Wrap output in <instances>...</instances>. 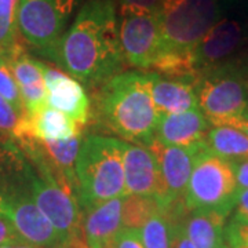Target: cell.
Listing matches in <instances>:
<instances>
[{"label":"cell","mask_w":248,"mask_h":248,"mask_svg":"<svg viewBox=\"0 0 248 248\" xmlns=\"http://www.w3.org/2000/svg\"><path fill=\"white\" fill-rule=\"evenodd\" d=\"M51 58L86 84H101L120 73L125 60L115 1H86Z\"/></svg>","instance_id":"6da1fadb"},{"label":"cell","mask_w":248,"mask_h":248,"mask_svg":"<svg viewBox=\"0 0 248 248\" xmlns=\"http://www.w3.org/2000/svg\"><path fill=\"white\" fill-rule=\"evenodd\" d=\"M98 108L107 127L125 142L148 148L155 141L160 116L153 104L151 73L123 72L107 80Z\"/></svg>","instance_id":"7a4b0ae2"},{"label":"cell","mask_w":248,"mask_h":248,"mask_svg":"<svg viewBox=\"0 0 248 248\" xmlns=\"http://www.w3.org/2000/svg\"><path fill=\"white\" fill-rule=\"evenodd\" d=\"M124 142L91 135L81 142L75 164L78 199L89 211L99 204L127 195L124 182Z\"/></svg>","instance_id":"3957f363"},{"label":"cell","mask_w":248,"mask_h":248,"mask_svg":"<svg viewBox=\"0 0 248 248\" xmlns=\"http://www.w3.org/2000/svg\"><path fill=\"white\" fill-rule=\"evenodd\" d=\"M199 109L211 125L244 119L248 102V62L241 58L202 72L196 80Z\"/></svg>","instance_id":"277c9868"},{"label":"cell","mask_w":248,"mask_h":248,"mask_svg":"<svg viewBox=\"0 0 248 248\" xmlns=\"http://www.w3.org/2000/svg\"><path fill=\"white\" fill-rule=\"evenodd\" d=\"M221 14L219 0H160L157 18L163 39L160 55H195L197 45L221 19Z\"/></svg>","instance_id":"5b68a950"},{"label":"cell","mask_w":248,"mask_h":248,"mask_svg":"<svg viewBox=\"0 0 248 248\" xmlns=\"http://www.w3.org/2000/svg\"><path fill=\"white\" fill-rule=\"evenodd\" d=\"M239 186L232 163L214 155L204 145L197 152L187 182L185 205L189 211L205 210L229 217L234 208Z\"/></svg>","instance_id":"8992f818"},{"label":"cell","mask_w":248,"mask_h":248,"mask_svg":"<svg viewBox=\"0 0 248 248\" xmlns=\"http://www.w3.org/2000/svg\"><path fill=\"white\" fill-rule=\"evenodd\" d=\"M78 1L18 0V35L37 51L51 58Z\"/></svg>","instance_id":"52a82bcc"},{"label":"cell","mask_w":248,"mask_h":248,"mask_svg":"<svg viewBox=\"0 0 248 248\" xmlns=\"http://www.w3.org/2000/svg\"><path fill=\"white\" fill-rule=\"evenodd\" d=\"M119 37L124 60L140 69H152L163 50V39L156 13L120 9Z\"/></svg>","instance_id":"ba28073f"},{"label":"cell","mask_w":248,"mask_h":248,"mask_svg":"<svg viewBox=\"0 0 248 248\" xmlns=\"http://www.w3.org/2000/svg\"><path fill=\"white\" fill-rule=\"evenodd\" d=\"M31 181L33 202L53 225L62 243L66 244L72 240L81 239L79 204L71 189L61 186L51 172H46L45 179L32 175Z\"/></svg>","instance_id":"9c48e42d"},{"label":"cell","mask_w":248,"mask_h":248,"mask_svg":"<svg viewBox=\"0 0 248 248\" xmlns=\"http://www.w3.org/2000/svg\"><path fill=\"white\" fill-rule=\"evenodd\" d=\"M123 167L127 195L152 197L164 211L167 207L166 186L155 155L145 146L124 142Z\"/></svg>","instance_id":"30bf717a"},{"label":"cell","mask_w":248,"mask_h":248,"mask_svg":"<svg viewBox=\"0 0 248 248\" xmlns=\"http://www.w3.org/2000/svg\"><path fill=\"white\" fill-rule=\"evenodd\" d=\"M247 40V29L240 21L229 18L219 19L204 35L193 51L199 75L207 69L237 60L234 55L243 48Z\"/></svg>","instance_id":"8fae6325"},{"label":"cell","mask_w":248,"mask_h":248,"mask_svg":"<svg viewBox=\"0 0 248 248\" xmlns=\"http://www.w3.org/2000/svg\"><path fill=\"white\" fill-rule=\"evenodd\" d=\"M3 215L9 218L19 236L29 244L42 248H58L63 244L32 197L16 193L9 195L6 197Z\"/></svg>","instance_id":"7c38bea8"},{"label":"cell","mask_w":248,"mask_h":248,"mask_svg":"<svg viewBox=\"0 0 248 248\" xmlns=\"http://www.w3.org/2000/svg\"><path fill=\"white\" fill-rule=\"evenodd\" d=\"M202 148L166 146L156 138L148 146L159 163L160 172L166 186L167 207L164 211L175 204L182 203V197L185 199L186 187L193 170L196 155Z\"/></svg>","instance_id":"4fadbf2b"},{"label":"cell","mask_w":248,"mask_h":248,"mask_svg":"<svg viewBox=\"0 0 248 248\" xmlns=\"http://www.w3.org/2000/svg\"><path fill=\"white\" fill-rule=\"evenodd\" d=\"M43 79L47 90L48 107L69 116L81 125L89 122L91 115L90 99L81 84L60 69L47 66L45 63Z\"/></svg>","instance_id":"5bb4252c"},{"label":"cell","mask_w":248,"mask_h":248,"mask_svg":"<svg viewBox=\"0 0 248 248\" xmlns=\"http://www.w3.org/2000/svg\"><path fill=\"white\" fill-rule=\"evenodd\" d=\"M10 69L17 80L25 113L36 115L48 107L47 90L43 79V62L28 55L22 45L6 55Z\"/></svg>","instance_id":"9a60e30c"},{"label":"cell","mask_w":248,"mask_h":248,"mask_svg":"<svg viewBox=\"0 0 248 248\" xmlns=\"http://www.w3.org/2000/svg\"><path fill=\"white\" fill-rule=\"evenodd\" d=\"M210 130V123L199 108L159 117L156 140L166 146L202 148Z\"/></svg>","instance_id":"2e32d148"},{"label":"cell","mask_w":248,"mask_h":248,"mask_svg":"<svg viewBox=\"0 0 248 248\" xmlns=\"http://www.w3.org/2000/svg\"><path fill=\"white\" fill-rule=\"evenodd\" d=\"M80 135V124L57 109L47 107L36 115L21 117L14 137L18 140L58 142Z\"/></svg>","instance_id":"e0dca14e"},{"label":"cell","mask_w":248,"mask_h":248,"mask_svg":"<svg viewBox=\"0 0 248 248\" xmlns=\"http://www.w3.org/2000/svg\"><path fill=\"white\" fill-rule=\"evenodd\" d=\"M125 196L116 197L87 211L83 222V237L87 248H112L124 228L123 204Z\"/></svg>","instance_id":"ac0fdd59"},{"label":"cell","mask_w":248,"mask_h":248,"mask_svg":"<svg viewBox=\"0 0 248 248\" xmlns=\"http://www.w3.org/2000/svg\"><path fill=\"white\" fill-rule=\"evenodd\" d=\"M196 80L166 79L155 72L151 73L152 97L159 116L199 108Z\"/></svg>","instance_id":"d6986e66"},{"label":"cell","mask_w":248,"mask_h":248,"mask_svg":"<svg viewBox=\"0 0 248 248\" xmlns=\"http://www.w3.org/2000/svg\"><path fill=\"white\" fill-rule=\"evenodd\" d=\"M225 215L215 211L195 210L184 218L182 228L196 248H217L225 246Z\"/></svg>","instance_id":"ffe728a7"},{"label":"cell","mask_w":248,"mask_h":248,"mask_svg":"<svg viewBox=\"0 0 248 248\" xmlns=\"http://www.w3.org/2000/svg\"><path fill=\"white\" fill-rule=\"evenodd\" d=\"M205 146L229 161L248 157V137L232 125H213L207 134Z\"/></svg>","instance_id":"44dd1931"},{"label":"cell","mask_w":248,"mask_h":248,"mask_svg":"<svg viewBox=\"0 0 248 248\" xmlns=\"http://www.w3.org/2000/svg\"><path fill=\"white\" fill-rule=\"evenodd\" d=\"M40 142V141H39ZM43 145V149L48 155L54 166L61 171V175L65 181L69 184L72 189H78L76 182V172H75V164L79 155L81 138L76 135L71 140L58 142H40Z\"/></svg>","instance_id":"7402d4cb"},{"label":"cell","mask_w":248,"mask_h":248,"mask_svg":"<svg viewBox=\"0 0 248 248\" xmlns=\"http://www.w3.org/2000/svg\"><path fill=\"white\" fill-rule=\"evenodd\" d=\"M175 223L177 221H171L169 217L164 215L161 211L155 214L140 229L143 247L172 248Z\"/></svg>","instance_id":"603a6c76"},{"label":"cell","mask_w":248,"mask_h":248,"mask_svg":"<svg viewBox=\"0 0 248 248\" xmlns=\"http://www.w3.org/2000/svg\"><path fill=\"white\" fill-rule=\"evenodd\" d=\"M159 204L152 197L127 195L123 204V225L124 228L141 229L145 222L155 214L160 213Z\"/></svg>","instance_id":"cb8c5ba5"},{"label":"cell","mask_w":248,"mask_h":248,"mask_svg":"<svg viewBox=\"0 0 248 248\" xmlns=\"http://www.w3.org/2000/svg\"><path fill=\"white\" fill-rule=\"evenodd\" d=\"M18 0H0V50L10 54L19 46L17 29Z\"/></svg>","instance_id":"d4e9b609"},{"label":"cell","mask_w":248,"mask_h":248,"mask_svg":"<svg viewBox=\"0 0 248 248\" xmlns=\"http://www.w3.org/2000/svg\"><path fill=\"white\" fill-rule=\"evenodd\" d=\"M0 97L4 98L19 115H25L21 91L6 57L0 61Z\"/></svg>","instance_id":"484cf974"},{"label":"cell","mask_w":248,"mask_h":248,"mask_svg":"<svg viewBox=\"0 0 248 248\" xmlns=\"http://www.w3.org/2000/svg\"><path fill=\"white\" fill-rule=\"evenodd\" d=\"M225 243L229 248L248 247V219L232 215L225 226Z\"/></svg>","instance_id":"4316f807"},{"label":"cell","mask_w":248,"mask_h":248,"mask_svg":"<svg viewBox=\"0 0 248 248\" xmlns=\"http://www.w3.org/2000/svg\"><path fill=\"white\" fill-rule=\"evenodd\" d=\"M22 116L4 98L0 97V133L11 134L14 137Z\"/></svg>","instance_id":"83f0119b"},{"label":"cell","mask_w":248,"mask_h":248,"mask_svg":"<svg viewBox=\"0 0 248 248\" xmlns=\"http://www.w3.org/2000/svg\"><path fill=\"white\" fill-rule=\"evenodd\" d=\"M112 248H145L142 243L141 231L134 228H123L116 237Z\"/></svg>","instance_id":"f1b7e54d"},{"label":"cell","mask_w":248,"mask_h":248,"mask_svg":"<svg viewBox=\"0 0 248 248\" xmlns=\"http://www.w3.org/2000/svg\"><path fill=\"white\" fill-rule=\"evenodd\" d=\"M27 243L19 236L17 229L13 226V223L0 214V247L3 246H13V244H22Z\"/></svg>","instance_id":"f546056e"},{"label":"cell","mask_w":248,"mask_h":248,"mask_svg":"<svg viewBox=\"0 0 248 248\" xmlns=\"http://www.w3.org/2000/svg\"><path fill=\"white\" fill-rule=\"evenodd\" d=\"M120 6V9H133V10H145L156 13L160 6V0H116Z\"/></svg>","instance_id":"4dcf8cb0"},{"label":"cell","mask_w":248,"mask_h":248,"mask_svg":"<svg viewBox=\"0 0 248 248\" xmlns=\"http://www.w3.org/2000/svg\"><path fill=\"white\" fill-rule=\"evenodd\" d=\"M231 163L239 189H248V157L233 160Z\"/></svg>","instance_id":"1f68e13d"},{"label":"cell","mask_w":248,"mask_h":248,"mask_svg":"<svg viewBox=\"0 0 248 248\" xmlns=\"http://www.w3.org/2000/svg\"><path fill=\"white\" fill-rule=\"evenodd\" d=\"M233 217L248 219V189H239L236 193V203L233 208Z\"/></svg>","instance_id":"d6a6232c"},{"label":"cell","mask_w":248,"mask_h":248,"mask_svg":"<svg viewBox=\"0 0 248 248\" xmlns=\"http://www.w3.org/2000/svg\"><path fill=\"white\" fill-rule=\"evenodd\" d=\"M172 248H196V246L186 236L185 231L182 228V221L175 223V231H174V244Z\"/></svg>","instance_id":"836d02e7"},{"label":"cell","mask_w":248,"mask_h":248,"mask_svg":"<svg viewBox=\"0 0 248 248\" xmlns=\"http://www.w3.org/2000/svg\"><path fill=\"white\" fill-rule=\"evenodd\" d=\"M223 125H232L234 128L240 130L241 133H244L248 137V120L246 119H237V120H232L231 123L223 124Z\"/></svg>","instance_id":"e575fe53"},{"label":"cell","mask_w":248,"mask_h":248,"mask_svg":"<svg viewBox=\"0 0 248 248\" xmlns=\"http://www.w3.org/2000/svg\"><path fill=\"white\" fill-rule=\"evenodd\" d=\"M58 248H87V246L81 239H75L69 243H66V244H62L61 247Z\"/></svg>","instance_id":"d590c367"},{"label":"cell","mask_w":248,"mask_h":248,"mask_svg":"<svg viewBox=\"0 0 248 248\" xmlns=\"http://www.w3.org/2000/svg\"><path fill=\"white\" fill-rule=\"evenodd\" d=\"M0 248H42L33 246V244H29V243H22V244H13V246H3Z\"/></svg>","instance_id":"8d00e7d4"},{"label":"cell","mask_w":248,"mask_h":248,"mask_svg":"<svg viewBox=\"0 0 248 248\" xmlns=\"http://www.w3.org/2000/svg\"><path fill=\"white\" fill-rule=\"evenodd\" d=\"M4 57H6V54H4L3 51H1V50H0V61H1V60H3Z\"/></svg>","instance_id":"74e56055"},{"label":"cell","mask_w":248,"mask_h":248,"mask_svg":"<svg viewBox=\"0 0 248 248\" xmlns=\"http://www.w3.org/2000/svg\"><path fill=\"white\" fill-rule=\"evenodd\" d=\"M244 119L248 120V102H247V110H246V116H244Z\"/></svg>","instance_id":"f35d334b"},{"label":"cell","mask_w":248,"mask_h":248,"mask_svg":"<svg viewBox=\"0 0 248 248\" xmlns=\"http://www.w3.org/2000/svg\"><path fill=\"white\" fill-rule=\"evenodd\" d=\"M217 248H229V247H228V246L225 244V246H222V247H217Z\"/></svg>","instance_id":"ab89813d"},{"label":"cell","mask_w":248,"mask_h":248,"mask_svg":"<svg viewBox=\"0 0 248 248\" xmlns=\"http://www.w3.org/2000/svg\"><path fill=\"white\" fill-rule=\"evenodd\" d=\"M244 248H248V247H244Z\"/></svg>","instance_id":"60d3db41"}]
</instances>
